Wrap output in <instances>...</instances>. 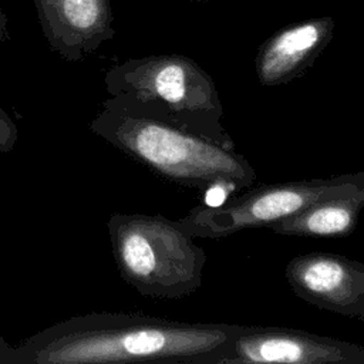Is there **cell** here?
<instances>
[{
    "label": "cell",
    "instance_id": "9",
    "mask_svg": "<svg viewBox=\"0 0 364 364\" xmlns=\"http://www.w3.org/2000/svg\"><path fill=\"white\" fill-rule=\"evenodd\" d=\"M364 208V192L317 200L303 210L272 223V232L301 237H347Z\"/></svg>",
    "mask_w": 364,
    "mask_h": 364
},
{
    "label": "cell",
    "instance_id": "8",
    "mask_svg": "<svg viewBox=\"0 0 364 364\" xmlns=\"http://www.w3.org/2000/svg\"><path fill=\"white\" fill-rule=\"evenodd\" d=\"M33 1L50 48L65 61H81L114 37L109 0Z\"/></svg>",
    "mask_w": 364,
    "mask_h": 364
},
{
    "label": "cell",
    "instance_id": "5",
    "mask_svg": "<svg viewBox=\"0 0 364 364\" xmlns=\"http://www.w3.org/2000/svg\"><path fill=\"white\" fill-rule=\"evenodd\" d=\"M364 192V171L326 179L260 185L219 205H198L179 222L193 236L222 239L250 228H269L309 205Z\"/></svg>",
    "mask_w": 364,
    "mask_h": 364
},
{
    "label": "cell",
    "instance_id": "2",
    "mask_svg": "<svg viewBox=\"0 0 364 364\" xmlns=\"http://www.w3.org/2000/svg\"><path fill=\"white\" fill-rule=\"evenodd\" d=\"M90 131L161 179L191 189L250 188L256 171L236 148L164 119L124 95L107 98Z\"/></svg>",
    "mask_w": 364,
    "mask_h": 364
},
{
    "label": "cell",
    "instance_id": "1",
    "mask_svg": "<svg viewBox=\"0 0 364 364\" xmlns=\"http://www.w3.org/2000/svg\"><path fill=\"white\" fill-rule=\"evenodd\" d=\"M240 328L141 313H88L64 318L14 346V364H228Z\"/></svg>",
    "mask_w": 364,
    "mask_h": 364
},
{
    "label": "cell",
    "instance_id": "3",
    "mask_svg": "<svg viewBox=\"0 0 364 364\" xmlns=\"http://www.w3.org/2000/svg\"><path fill=\"white\" fill-rule=\"evenodd\" d=\"M107 228L118 272L141 296L182 299L200 287L206 253L179 219L115 212Z\"/></svg>",
    "mask_w": 364,
    "mask_h": 364
},
{
    "label": "cell",
    "instance_id": "6",
    "mask_svg": "<svg viewBox=\"0 0 364 364\" xmlns=\"http://www.w3.org/2000/svg\"><path fill=\"white\" fill-rule=\"evenodd\" d=\"M364 364V347L284 327L242 326L228 364Z\"/></svg>",
    "mask_w": 364,
    "mask_h": 364
},
{
    "label": "cell",
    "instance_id": "13",
    "mask_svg": "<svg viewBox=\"0 0 364 364\" xmlns=\"http://www.w3.org/2000/svg\"><path fill=\"white\" fill-rule=\"evenodd\" d=\"M7 40H10V33H9V27H7V16L3 10L1 0H0V44L6 43Z\"/></svg>",
    "mask_w": 364,
    "mask_h": 364
},
{
    "label": "cell",
    "instance_id": "12",
    "mask_svg": "<svg viewBox=\"0 0 364 364\" xmlns=\"http://www.w3.org/2000/svg\"><path fill=\"white\" fill-rule=\"evenodd\" d=\"M0 364H14V346L0 336Z\"/></svg>",
    "mask_w": 364,
    "mask_h": 364
},
{
    "label": "cell",
    "instance_id": "10",
    "mask_svg": "<svg viewBox=\"0 0 364 364\" xmlns=\"http://www.w3.org/2000/svg\"><path fill=\"white\" fill-rule=\"evenodd\" d=\"M320 43V31L313 24L287 30L266 46L257 61V75L263 85L291 81L307 65Z\"/></svg>",
    "mask_w": 364,
    "mask_h": 364
},
{
    "label": "cell",
    "instance_id": "4",
    "mask_svg": "<svg viewBox=\"0 0 364 364\" xmlns=\"http://www.w3.org/2000/svg\"><path fill=\"white\" fill-rule=\"evenodd\" d=\"M109 95H124L141 108L193 134L236 148L223 127L222 101L213 81L191 61L176 57L128 60L104 78Z\"/></svg>",
    "mask_w": 364,
    "mask_h": 364
},
{
    "label": "cell",
    "instance_id": "11",
    "mask_svg": "<svg viewBox=\"0 0 364 364\" xmlns=\"http://www.w3.org/2000/svg\"><path fill=\"white\" fill-rule=\"evenodd\" d=\"M18 138V129L10 115L0 107V154L13 151Z\"/></svg>",
    "mask_w": 364,
    "mask_h": 364
},
{
    "label": "cell",
    "instance_id": "7",
    "mask_svg": "<svg viewBox=\"0 0 364 364\" xmlns=\"http://www.w3.org/2000/svg\"><path fill=\"white\" fill-rule=\"evenodd\" d=\"M284 276L299 299L321 310L364 321V262L313 252L290 259Z\"/></svg>",
    "mask_w": 364,
    "mask_h": 364
}]
</instances>
